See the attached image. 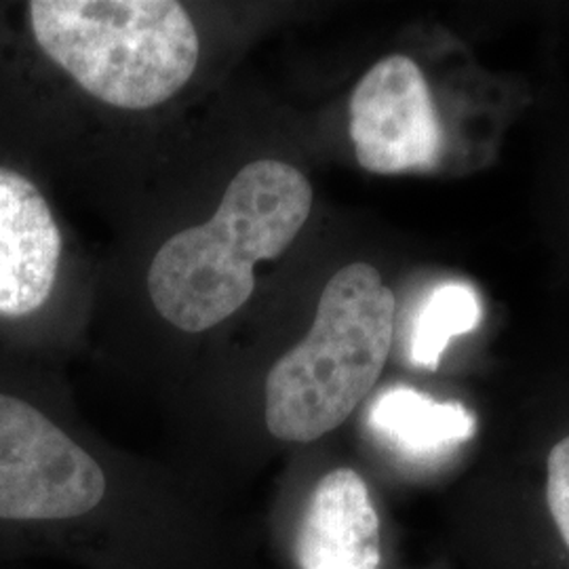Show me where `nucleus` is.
Returning <instances> with one entry per match:
<instances>
[{"instance_id": "obj_1", "label": "nucleus", "mask_w": 569, "mask_h": 569, "mask_svg": "<svg viewBox=\"0 0 569 569\" xmlns=\"http://www.w3.org/2000/svg\"><path fill=\"white\" fill-rule=\"evenodd\" d=\"M312 186L283 161H256L230 182L216 216L171 237L148 270V293L171 326L199 333L232 317L256 289L253 266L296 241Z\"/></svg>"}, {"instance_id": "obj_2", "label": "nucleus", "mask_w": 569, "mask_h": 569, "mask_svg": "<svg viewBox=\"0 0 569 569\" xmlns=\"http://www.w3.org/2000/svg\"><path fill=\"white\" fill-rule=\"evenodd\" d=\"M397 298L366 262L338 270L300 345L266 378V427L289 443H312L345 425L376 387L395 338Z\"/></svg>"}, {"instance_id": "obj_3", "label": "nucleus", "mask_w": 569, "mask_h": 569, "mask_svg": "<svg viewBox=\"0 0 569 569\" xmlns=\"http://www.w3.org/2000/svg\"><path fill=\"white\" fill-rule=\"evenodd\" d=\"M34 39L93 98L146 110L173 98L199 61V34L171 0H32Z\"/></svg>"}, {"instance_id": "obj_4", "label": "nucleus", "mask_w": 569, "mask_h": 569, "mask_svg": "<svg viewBox=\"0 0 569 569\" xmlns=\"http://www.w3.org/2000/svg\"><path fill=\"white\" fill-rule=\"evenodd\" d=\"M106 475L41 409L0 392V521L49 523L102 502Z\"/></svg>"}, {"instance_id": "obj_5", "label": "nucleus", "mask_w": 569, "mask_h": 569, "mask_svg": "<svg viewBox=\"0 0 569 569\" xmlns=\"http://www.w3.org/2000/svg\"><path fill=\"white\" fill-rule=\"evenodd\" d=\"M350 138L369 173L428 171L443 152V127L427 77L406 56L378 61L350 98Z\"/></svg>"}, {"instance_id": "obj_6", "label": "nucleus", "mask_w": 569, "mask_h": 569, "mask_svg": "<svg viewBox=\"0 0 569 569\" xmlns=\"http://www.w3.org/2000/svg\"><path fill=\"white\" fill-rule=\"evenodd\" d=\"M60 258V228L41 190L0 167V317L18 319L42 308Z\"/></svg>"}, {"instance_id": "obj_7", "label": "nucleus", "mask_w": 569, "mask_h": 569, "mask_svg": "<svg viewBox=\"0 0 569 569\" xmlns=\"http://www.w3.org/2000/svg\"><path fill=\"white\" fill-rule=\"evenodd\" d=\"M300 569H378L380 517L363 477L336 468L317 483L296 538Z\"/></svg>"}, {"instance_id": "obj_8", "label": "nucleus", "mask_w": 569, "mask_h": 569, "mask_svg": "<svg viewBox=\"0 0 569 569\" xmlns=\"http://www.w3.org/2000/svg\"><path fill=\"white\" fill-rule=\"evenodd\" d=\"M371 432L407 460H432L475 437L477 420L462 403L435 401L413 388H388L367 411Z\"/></svg>"}, {"instance_id": "obj_9", "label": "nucleus", "mask_w": 569, "mask_h": 569, "mask_svg": "<svg viewBox=\"0 0 569 569\" xmlns=\"http://www.w3.org/2000/svg\"><path fill=\"white\" fill-rule=\"evenodd\" d=\"M479 296L467 283L437 287L420 308L411 329L409 355L413 366L437 369L449 342L481 323Z\"/></svg>"}, {"instance_id": "obj_10", "label": "nucleus", "mask_w": 569, "mask_h": 569, "mask_svg": "<svg viewBox=\"0 0 569 569\" xmlns=\"http://www.w3.org/2000/svg\"><path fill=\"white\" fill-rule=\"evenodd\" d=\"M547 500L552 521L569 549V437L550 449Z\"/></svg>"}]
</instances>
